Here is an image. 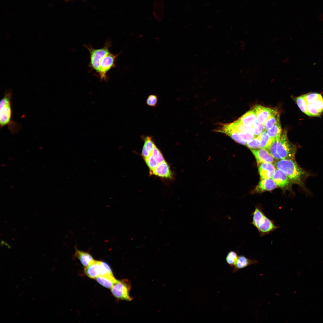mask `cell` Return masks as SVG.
I'll use <instances>...</instances> for the list:
<instances>
[{"label":"cell","mask_w":323,"mask_h":323,"mask_svg":"<svg viewBox=\"0 0 323 323\" xmlns=\"http://www.w3.org/2000/svg\"><path fill=\"white\" fill-rule=\"evenodd\" d=\"M277 186L285 189L290 188L292 183L287 176L282 171L277 169L272 177Z\"/></svg>","instance_id":"9"},{"label":"cell","mask_w":323,"mask_h":323,"mask_svg":"<svg viewBox=\"0 0 323 323\" xmlns=\"http://www.w3.org/2000/svg\"><path fill=\"white\" fill-rule=\"evenodd\" d=\"M144 143L142 148L141 155L144 159L148 157L151 154L155 145L153 138L151 136H147L143 138Z\"/></svg>","instance_id":"18"},{"label":"cell","mask_w":323,"mask_h":323,"mask_svg":"<svg viewBox=\"0 0 323 323\" xmlns=\"http://www.w3.org/2000/svg\"><path fill=\"white\" fill-rule=\"evenodd\" d=\"M119 54H115L109 51L100 57L98 62V70L96 74L101 80L106 81L107 80V73L115 67V62Z\"/></svg>","instance_id":"5"},{"label":"cell","mask_w":323,"mask_h":323,"mask_svg":"<svg viewBox=\"0 0 323 323\" xmlns=\"http://www.w3.org/2000/svg\"><path fill=\"white\" fill-rule=\"evenodd\" d=\"M258 165L259 173L261 179L272 178L276 170L275 165L268 162L262 163Z\"/></svg>","instance_id":"12"},{"label":"cell","mask_w":323,"mask_h":323,"mask_svg":"<svg viewBox=\"0 0 323 323\" xmlns=\"http://www.w3.org/2000/svg\"><path fill=\"white\" fill-rule=\"evenodd\" d=\"M238 135L239 138L241 141L246 143L255 137L252 129L246 130L238 133Z\"/></svg>","instance_id":"24"},{"label":"cell","mask_w":323,"mask_h":323,"mask_svg":"<svg viewBox=\"0 0 323 323\" xmlns=\"http://www.w3.org/2000/svg\"><path fill=\"white\" fill-rule=\"evenodd\" d=\"M12 92L7 89L0 102V127L1 129L7 126L12 134L17 133L21 128L18 122L12 119V109L11 103Z\"/></svg>","instance_id":"3"},{"label":"cell","mask_w":323,"mask_h":323,"mask_svg":"<svg viewBox=\"0 0 323 323\" xmlns=\"http://www.w3.org/2000/svg\"><path fill=\"white\" fill-rule=\"evenodd\" d=\"M252 131L255 137H258L263 130V124L256 121L252 127Z\"/></svg>","instance_id":"28"},{"label":"cell","mask_w":323,"mask_h":323,"mask_svg":"<svg viewBox=\"0 0 323 323\" xmlns=\"http://www.w3.org/2000/svg\"><path fill=\"white\" fill-rule=\"evenodd\" d=\"M158 98L157 97L154 95H149L147 99L146 103L148 106L155 107L157 105Z\"/></svg>","instance_id":"30"},{"label":"cell","mask_w":323,"mask_h":323,"mask_svg":"<svg viewBox=\"0 0 323 323\" xmlns=\"http://www.w3.org/2000/svg\"><path fill=\"white\" fill-rule=\"evenodd\" d=\"M266 132L271 138L274 139L279 138L282 132L280 120Z\"/></svg>","instance_id":"19"},{"label":"cell","mask_w":323,"mask_h":323,"mask_svg":"<svg viewBox=\"0 0 323 323\" xmlns=\"http://www.w3.org/2000/svg\"><path fill=\"white\" fill-rule=\"evenodd\" d=\"M238 257L236 252L233 250L230 251L226 256V261L230 267H232L234 265Z\"/></svg>","instance_id":"23"},{"label":"cell","mask_w":323,"mask_h":323,"mask_svg":"<svg viewBox=\"0 0 323 323\" xmlns=\"http://www.w3.org/2000/svg\"><path fill=\"white\" fill-rule=\"evenodd\" d=\"M96 281L104 287L111 289L117 280L113 274H108L99 276L95 278Z\"/></svg>","instance_id":"17"},{"label":"cell","mask_w":323,"mask_h":323,"mask_svg":"<svg viewBox=\"0 0 323 323\" xmlns=\"http://www.w3.org/2000/svg\"><path fill=\"white\" fill-rule=\"evenodd\" d=\"M239 119L245 126L251 127L256 120V115L254 108L248 111Z\"/></svg>","instance_id":"16"},{"label":"cell","mask_w":323,"mask_h":323,"mask_svg":"<svg viewBox=\"0 0 323 323\" xmlns=\"http://www.w3.org/2000/svg\"><path fill=\"white\" fill-rule=\"evenodd\" d=\"M84 272L88 277L94 279L100 276L113 274L111 268L107 263L98 260H95L89 266L85 267Z\"/></svg>","instance_id":"7"},{"label":"cell","mask_w":323,"mask_h":323,"mask_svg":"<svg viewBox=\"0 0 323 323\" xmlns=\"http://www.w3.org/2000/svg\"><path fill=\"white\" fill-rule=\"evenodd\" d=\"M74 256L78 259L85 268L92 263L95 260L91 255L88 252L75 248Z\"/></svg>","instance_id":"15"},{"label":"cell","mask_w":323,"mask_h":323,"mask_svg":"<svg viewBox=\"0 0 323 323\" xmlns=\"http://www.w3.org/2000/svg\"><path fill=\"white\" fill-rule=\"evenodd\" d=\"M275 164L276 167L287 176L292 183L298 185L304 191H308L305 185V181L312 174L301 168L295 159H280L275 162Z\"/></svg>","instance_id":"1"},{"label":"cell","mask_w":323,"mask_h":323,"mask_svg":"<svg viewBox=\"0 0 323 323\" xmlns=\"http://www.w3.org/2000/svg\"><path fill=\"white\" fill-rule=\"evenodd\" d=\"M260 141L258 137H254L246 142V145L250 149H257L259 148Z\"/></svg>","instance_id":"29"},{"label":"cell","mask_w":323,"mask_h":323,"mask_svg":"<svg viewBox=\"0 0 323 323\" xmlns=\"http://www.w3.org/2000/svg\"><path fill=\"white\" fill-rule=\"evenodd\" d=\"M260 141L259 148L267 149L272 144L275 139L270 138L266 131L263 130L258 137Z\"/></svg>","instance_id":"20"},{"label":"cell","mask_w":323,"mask_h":323,"mask_svg":"<svg viewBox=\"0 0 323 323\" xmlns=\"http://www.w3.org/2000/svg\"><path fill=\"white\" fill-rule=\"evenodd\" d=\"M309 104L321 113H322L323 112V98L322 95L317 99Z\"/></svg>","instance_id":"27"},{"label":"cell","mask_w":323,"mask_h":323,"mask_svg":"<svg viewBox=\"0 0 323 323\" xmlns=\"http://www.w3.org/2000/svg\"><path fill=\"white\" fill-rule=\"evenodd\" d=\"M277 185L272 179H261L255 190L258 192L271 191L277 187Z\"/></svg>","instance_id":"14"},{"label":"cell","mask_w":323,"mask_h":323,"mask_svg":"<svg viewBox=\"0 0 323 323\" xmlns=\"http://www.w3.org/2000/svg\"><path fill=\"white\" fill-rule=\"evenodd\" d=\"M251 215L252 219L251 223L256 228L260 237L268 234L279 228L275 225L274 220L266 216L262 208L259 206L255 207Z\"/></svg>","instance_id":"4"},{"label":"cell","mask_w":323,"mask_h":323,"mask_svg":"<svg viewBox=\"0 0 323 323\" xmlns=\"http://www.w3.org/2000/svg\"><path fill=\"white\" fill-rule=\"evenodd\" d=\"M254 109L256 115V121L263 124L276 111L260 105H256Z\"/></svg>","instance_id":"10"},{"label":"cell","mask_w":323,"mask_h":323,"mask_svg":"<svg viewBox=\"0 0 323 323\" xmlns=\"http://www.w3.org/2000/svg\"><path fill=\"white\" fill-rule=\"evenodd\" d=\"M280 120L279 115L276 111L263 124V130L266 131Z\"/></svg>","instance_id":"21"},{"label":"cell","mask_w":323,"mask_h":323,"mask_svg":"<svg viewBox=\"0 0 323 323\" xmlns=\"http://www.w3.org/2000/svg\"><path fill=\"white\" fill-rule=\"evenodd\" d=\"M151 154L159 164L165 161L162 153L155 145L153 149Z\"/></svg>","instance_id":"26"},{"label":"cell","mask_w":323,"mask_h":323,"mask_svg":"<svg viewBox=\"0 0 323 323\" xmlns=\"http://www.w3.org/2000/svg\"><path fill=\"white\" fill-rule=\"evenodd\" d=\"M144 160L150 169V173L159 164L152 154Z\"/></svg>","instance_id":"25"},{"label":"cell","mask_w":323,"mask_h":323,"mask_svg":"<svg viewBox=\"0 0 323 323\" xmlns=\"http://www.w3.org/2000/svg\"><path fill=\"white\" fill-rule=\"evenodd\" d=\"M250 149L254 156L258 165L263 162H275V159L266 149L260 148Z\"/></svg>","instance_id":"8"},{"label":"cell","mask_w":323,"mask_h":323,"mask_svg":"<svg viewBox=\"0 0 323 323\" xmlns=\"http://www.w3.org/2000/svg\"><path fill=\"white\" fill-rule=\"evenodd\" d=\"M298 148V146L289 141L287 131L285 129L282 131L280 138L275 139L267 150L275 159H295Z\"/></svg>","instance_id":"2"},{"label":"cell","mask_w":323,"mask_h":323,"mask_svg":"<svg viewBox=\"0 0 323 323\" xmlns=\"http://www.w3.org/2000/svg\"><path fill=\"white\" fill-rule=\"evenodd\" d=\"M295 100L300 110L307 115L306 102L305 98V94L295 97Z\"/></svg>","instance_id":"22"},{"label":"cell","mask_w":323,"mask_h":323,"mask_svg":"<svg viewBox=\"0 0 323 323\" xmlns=\"http://www.w3.org/2000/svg\"><path fill=\"white\" fill-rule=\"evenodd\" d=\"M150 173L151 174L165 179H170L173 177L170 166L165 160L159 164Z\"/></svg>","instance_id":"11"},{"label":"cell","mask_w":323,"mask_h":323,"mask_svg":"<svg viewBox=\"0 0 323 323\" xmlns=\"http://www.w3.org/2000/svg\"><path fill=\"white\" fill-rule=\"evenodd\" d=\"M258 261L254 259H249L242 255L238 256L236 262L232 267V272L234 273L239 270L251 265H256Z\"/></svg>","instance_id":"13"},{"label":"cell","mask_w":323,"mask_h":323,"mask_svg":"<svg viewBox=\"0 0 323 323\" xmlns=\"http://www.w3.org/2000/svg\"><path fill=\"white\" fill-rule=\"evenodd\" d=\"M66 0V1H68V0Z\"/></svg>","instance_id":"31"},{"label":"cell","mask_w":323,"mask_h":323,"mask_svg":"<svg viewBox=\"0 0 323 323\" xmlns=\"http://www.w3.org/2000/svg\"><path fill=\"white\" fill-rule=\"evenodd\" d=\"M131 288L130 281L127 279L117 280L110 289L112 295L117 299L129 301L133 298L130 295Z\"/></svg>","instance_id":"6"}]
</instances>
